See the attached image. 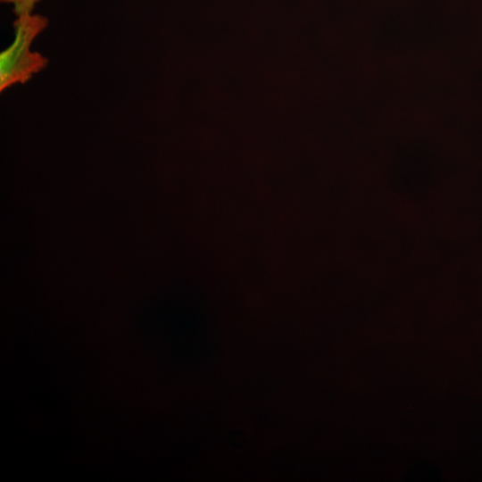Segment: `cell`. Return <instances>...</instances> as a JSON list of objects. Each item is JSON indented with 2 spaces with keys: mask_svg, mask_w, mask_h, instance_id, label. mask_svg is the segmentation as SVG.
<instances>
[{
  "mask_svg": "<svg viewBox=\"0 0 482 482\" xmlns=\"http://www.w3.org/2000/svg\"><path fill=\"white\" fill-rule=\"evenodd\" d=\"M49 25L46 16L26 12L15 16L12 43L0 54V91L25 84L48 65V58L31 50L35 39Z\"/></svg>",
  "mask_w": 482,
  "mask_h": 482,
  "instance_id": "cell-1",
  "label": "cell"
},
{
  "mask_svg": "<svg viewBox=\"0 0 482 482\" xmlns=\"http://www.w3.org/2000/svg\"><path fill=\"white\" fill-rule=\"evenodd\" d=\"M42 0H0L2 4L12 6V10L15 16L34 12L36 6Z\"/></svg>",
  "mask_w": 482,
  "mask_h": 482,
  "instance_id": "cell-2",
  "label": "cell"
}]
</instances>
